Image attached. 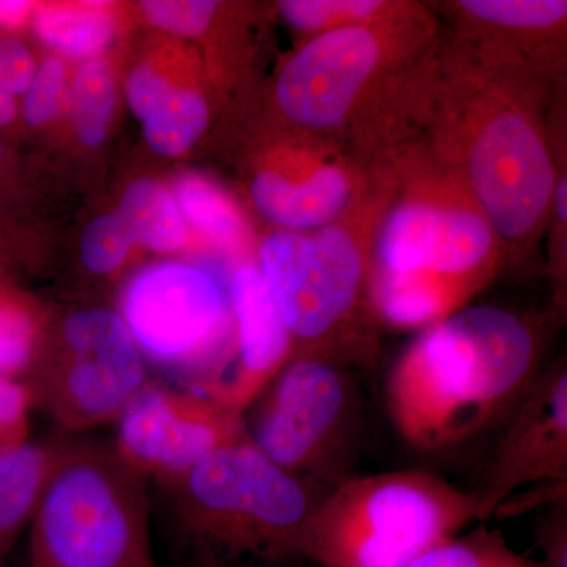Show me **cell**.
I'll use <instances>...</instances> for the list:
<instances>
[{
	"label": "cell",
	"mask_w": 567,
	"mask_h": 567,
	"mask_svg": "<svg viewBox=\"0 0 567 567\" xmlns=\"http://www.w3.org/2000/svg\"><path fill=\"white\" fill-rule=\"evenodd\" d=\"M539 334L524 317L495 306L457 309L399 358L388 413L417 451L461 445L509 415L539 375Z\"/></svg>",
	"instance_id": "cell-1"
},
{
	"label": "cell",
	"mask_w": 567,
	"mask_h": 567,
	"mask_svg": "<svg viewBox=\"0 0 567 567\" xmlns=\"http://www.w3.org/2000/svg\"><path fill=\"white\" fill-rule=\"evenodd\" d=\"M158 484L171 533L193 567L305 563L306 528L322 496L248 436Z\"/></svg>",
	"instance_id": "cell-2"
},
{
	"label": "cell",
	"mask_w": 567,
	"mask_h": 567,
	"mask_svg": "<svg viewBox=\"0 0 567 567\" xmlns=\"http://www.w3.org/2000/svg\"><path fill=\"white\" fill-rule=\"evenodd\" d=\"M472 522H477L475 492L423 470L347 476L312 511L305 563L406 567Z\"/></svg>",
	"instance_id": "cell-3"
},
{
	"label": "cell",
	"mask_w": 567,
	"mask_h": 567,
	"mask_svg": "<svg viewBox=\"0 0 567 567\" xmlns=\"http://www.w3.org/2000/svg\"><path fill=\"white\" fill-rule=\"evenodd\" d=\"M145 481L115 447L58 443L28 567H153Z\"/></svg>",
	"instance_id": "cell-4"
},
{
	"label": "cell",
	"mask_w": 567,
	"mask_h": 567,
	"mask_svg": "<svg viewBox=\"0 0 567 567\" xmlns=\"http://www.w3.org/2000/svg\"><path fill=\"white\" fill-rule=\"evenodd\" d=\"M259 270L292 338V360L341 368L371 360L365 322L375 315L372 275L346 227L270 235L260 248Z\"/></svg>",
	"instance_id": "cell-5"
},
{
	"label": "cell",
	"mask_w": 567,
	"mask_h": 567,
	"mask_svg": "<svg viewBox=\"0 0 567 567\" xmlns=\"http://www.w3.org/2000/svg\"><path fill=\"white\" fill-rule=\"evenodd\" d=\"M466 111L461 164L472 200L509 245L529 240L546 218L557 171L543 128L506 87L480 93Z\"/></svg>",
	"instance_id": "cell-6"
},
{
	"label": "cell",
	"mask_w": 567,
	"mask_h": 567,
	"mask_svg": "<svg viewBox=\"0 0 567 567\" xmlns=\"http://www.w3.org/2000/svg\"><path fill=\"white\" fill-rule=\"evenodd\" d=\"M245 434L265 457L317 491L336 484L360 423V395L344 368L311 358L284 365L245 410Z\"/></svg>",
	"instance_id": "cell-7"
},
{
	"label": "cell",
	"mask_w": 567,
	"mask_h": 567,
	"mask_svg": "<svg viewBox=\"0 0 567 567\" xmlns=\"http://www.w3.org/2000/svg\"><path fill=\"white\" fill-rule=\"evenodd\" d=\"M122 311L140 352L186 390L199 393L233 349L230 300L212 275L192 265L145 268L126 286Z\"/></svg>",
	"instance_id": "cell-8"
},
{
	"label": "cell",
	"mask_w": 567,
	"mask_h": 567,
	"mask_svg": "<svg viewBox=\"0 0 567 567\" xmlns=\"http://www.w3.org/2000/svg\"><path fill=\"white\" fill-rule=\"evenodd\" d=\"M147 382L122 316L92 308L63 317L55 350L39 353L24 385L32 404L55 423L87 431L117 420Z\"/></svg>",
	"instance_id": "cell-9"
},
{
	"label": "cell",
	"mask_w": 567,
	"mask_h": 567,
	"mask_svg": "<svg viewBox=\"0 0 567 567\" xmlns=\"http://www.w3.org/2000/svg\"><path fill=\"white\" fill-rule=\"evenodd\" d=\"M405 9L390 20L336 29L311 37L284 65L276 103L295 125L309 132H342L385 71L398 63Z\"/></svg>",
	"instance_id": "cell-10"
},
{
	"label": "cell",
	"mask_w": 567,
	"mask_h": 567,
	"mask_svg": "<svg viewBox=\"0 0 567 567\" xmlns=\"http://www.w3.org/2000/svg\"><path fill=\"white\" fill-rule=\"evenodd\" d=\"M494 237L473 200L412 196L386 215L374 276H429L464 301L486 278Z\"/></svg>",
	"instance_id": "cell-11"
},
{
	"label": "cell",
	"mask_w": 567,
	"mask_h": 567,
	"mask_svg": "<svg viewBox=\"0 0 567 567\" xmlns=\"http://www.w3.org/2000/svg\"><path fill=\"white\" fill-rule=\"evenodd\" d=\"M115 451L145 480H171L245 439L244 417L207 395L147 382L117 420Z\"/></svg>",
	"instance_id": "cell-12"
},
{
	"label": "cell",
	"mask_w": 567,
	"mask_h": 567,
	"mask_svg": "<svg viewBox=\"0 0 567 567\" xmlns=\"http://www.w3.org/2000/svg\"><path fill=\"white\" fill-rule=\"evenodd\" d=\"M567 484V371L557 363L537 375L509 421L476 488L477 522L496 516L520 488Z\"/></svg>",
	"instance_id": "cell-13"
},
{
	"label": "cell",
	"mask_w": 567,
	"mask_h": 567,
	"mask_svg": "<svg viewBox=\"0 0 567 567\" xmlns=\"http://www.w3.org/2000/svg\"><path fill=\"white\" fill-rule=\"evenodd\" d=\"M230 306L233 349L221 371L199 393L244 415L254 399L292 360V338L256 265L246 264L235 271Z\"/></svg>",
	"instance_id": "cell-14"
},
{
	"label": "cell",
	"mask_w": 567,
	"mask_h": 567,
	"mask_svg": "<svg viewBox=\"0 0 567 567\" xmlns=\"http://www.w3.org/2000/svg\"><path fill=\"white\" fill-rule=\"evenodd\" d=\"M251 193L268 221L287 233H301L331 226L352 199L353 182L341 164L319 163L298 178L262 171L254 178Z\"/></svg>",
	"instance_id": "cell-15"
},
{
	"label": "cell",
	"mask_w": 567,
	"mask_h": 567,
	"mask_svg": "<svg viewBox=\"0 0 567 567\" xmlns=\"http://www.w3.org/2000/svg\"><path fill=\"white\" fill-rule=\"evenodd\" d=\"M454 6L466 28L480 33L481 40L494 43L487 52L498 44L506 47L509 40L520 50L536 41L561 43V35L565 37V0H461Z\"/></svg>",
	"instance_id": "cell-16"
},
{
	"label": "cell",
	"mask_w": 567,
	"mask_h": 567,
	"mask_svg": "<svg viewBox=\"0 0 567 567\" xmlns=\"http://www.w3.org/2000/svg\"><path fill=\"white\" fill-rule=\"evenodd\" d=\"M55 445L25 442L0 451V567L32 522Z\"/></svg>",
	"instance_id": "cell-17"
},
{
	"label": "cell",
	"mask_w": 567,
	"mask_h": 567,
	"mask_svg": "<svg viewBox=\"0 0 567 567\" xmlns=\"http://www.w3.org/2000/svg\"><path fill=\"white\" fill-rule=\"evenodd\" d=\"M375 316L398 328L431 327L457 311L461 298L424 275L372 276Z\"/></svg>",
	"instance_id": "cell-18"
},
{
	"label": "cell",
	"mask_w": 567,
	"mask_h": 567,
	"mask_svg": "<svg viewBox=\"0 0 567 567\" xmlns=\"http://www.w3.org/2000/svg\"><path fill=\"white\" fill-rule=\"evenodd\" d=\"M128 227L134 241L169 252L186 241V223L173 194L155 182L134 183L123 194L115 212Z\"/></svg>",
	"instance_id": "cell-19"
},
{
	"label": "cell",
	"mask_w": 567,
	"mask_h": 567,
	"mask_svg": "<svg viewBox=\"0 0 567 567\" xmlns=\"http://www.w3.org/2000/svg\"><path fill=\"white\" fill-rule=\"evenodd\" d=\"M175 200L183 219L213 244L235 249L245 238V223L233 199L218 185L196 174L175 183Z\"/></svg>",
	"instance_id": "cell-20"
},
{
	"label": "cell",
	"mask_w": 567,
	"mask_h": 567,
	"mask_svg": "<svg viewBox=\"0 0 567 567\" xmlns=\"http://www.w3.org/2000/svg\"><path fill=\"white\" fill-rule=\"evenodd\" d=\"M35 31L41 40L71 58H91L112 39L114 24L102 7H43L37 11Z\"/></svg>",
	"instance_id": "cell-21"
},
{
	"label": "cell",
	"mask_w": 567,
	"mask_h": 567,
	"mask_svg": "<svg viewBox=\"0 0 567 567\" xmlns=\"http://www.w3.org/2000/svg\"><path fill=\"white\" fill-rule=\"evenodd\" d=\"M402 6L383 0H284L279 2V11L287 24L316 37L336 29L390 20L405 9Z\"/></svg>",
	"instance_id": "cell-22"
},
{
	"label": "cell",
	"mask_w": 567,
	"mask_h": 567,
	"mask_svg": "<svg viewBox=\"0 0 567 567\" xmlns=\"http://www.w3.org/2000/svg\"><path fill=\"white\" fill-rule=\"evenodd\" d=\"M207 123L208 107L203 96L174 89L144 122L145 140L159 155L177 156L199 140Z\"/></svg>",
	"instance_id": "cell-23"
},
{
	"label": "cell",
	"mask_w": 567,
	"mask_h": 567,
	"mask_svg": "<svg viewBox=\"0 0 567 567\" xmlns=\"http://www.w3.org/2000/svg\"><path fill=\"white\" fill-rule=\"evenodd\" d=\"M40 353V322L31 301L0 289V375L21 382Z\"/></svg>",
	"instance_id": "cell-24"
},
{
	"label": "cell",
	"mask_w": 567,
	"mask_h": 567,
	"mask_svg": "<svg viewBox=\"0 0 567 567\" xmlns=\"http://www.w3.org/2000/svg\"><path fill=\"white\" fill-rule=\"evenodd\" d=\"M114 80L102 59H87L74 76L71 89V112L74 128L82 144L89 147L102 144L114 112Z\"/></svg>",
	"instance_id": "cell-25"
},
{
	"label": "cell",
	"mask_w": 567,
	"mask_h": 567,
	"mask_svg": "<svg viewBox=\"0 0 567 567\" xmlns=\"http://www.w3.org/2000/svg\"><path fill=\"white\" fill-rule=\"evenodd\" d=\"M406 567H533L498 529L477 527L443 540Z\"/></svg>",
	"instance_id": "cell-26"
},
{
	"label": "cell",
	"mask_w": 567,
	"mask_h": 567,
	"mask_svg": "<svg viewBox=\"0 0 567 567\" xmlns=\"http://www.w3.org/2000/svg\"><path fill=\"white\" fill-rule=\"evenodd\" d=\"M128 227L117 213L99 216L85 227L81 240V257L93 275H111L121 268L133 244Z\"/></svg>",
	"instance_id": "cell-27"
},
{
	"label": "cell",
	"mask_w": 567,
	"mask_h": 567,
	"mask_svg": "<svg viewBox=\"0 0 567 567\" xmlns=\"http://www.w3.org/2000/svg\"><path fill=\"white\" fill-rule=\"evenodd\" d=\"M218 3L205 0H152L142 2V11L151 24L177 35L196 37L210 25Z\"/></svg>",
	"instance_id": "cell-28"
},
{
	"label": "cell",
	"mask_w": 567,
	"mask_h": 567,
	"mask_svg": "<svg viewBox=\"0 0 567 567\" xmlns=\"http://www.w3.org/2000/svg\"><path fill=\"white\" fill-rule=\"evenodd\" d=\"M65 87V70L58 59H48L35 71L31 87L25 92L22 115L29 125H43L54 117Z\"/></svg>",
	"instance_id": "cell-29"
},
{
	"label": "cell",
	"mask_w": 567,
	"mask_h": 567,
	"mask_svg": "<svg viewBox=\"0 0 567 567\" xmlns=\"http://www.w3.org/2000/svg\"><path fill=\"white\" fill-rule=\"evenodd\" d=\"M28 386L0 375V451L29 442V412L32 406Z\"/></svg>",
	"instance_id": "cell-30"
},
{
	"label": "cell",
	"mask_w": 567,
	"mask_h": 567,
	"mask_svg": "<svg viewBox=\"0 0 567 567\" xmlns=\"http://www.w3.org/2000/svg\"><path fill=\"white\" fill-rule=\"evenodd\" d=\"M35 62L29 48L13 37H0V92L21 95L31 87Z\"/></svg>",
	"instance_id": "cell-31"
},
{
	"label": "cell",
	"mask_w": 567,
	"mask_h": 567,
	"mask_svg": "<svg viewBox=\"0 0 567 567\" xmlns=\"http://www.w3.org/2000/svg\"><path fill=\"white\" fill-rule=\"evenodd\" d=\"M173 91V85L147 65L133 70L126 81V99L130 107L136 117L144 122L162 106Z\"/></svg>",
	"instance_id": "cell-32"
},
{
	"label": "cell",
	"mask_w": 567,
	"mask_h": 567,
	"mask_svg": "<svg viewBox=\"0 0 567 567\" xmlns=\"http://www.w3.org/2000/svg\"><path fill=\"white\" fill-rule=\"evenodd\" d=\"M32 3L24 0H0V25L17 28L31 13Z\"/></svg>",
	"instance_id": "cell-33"
}]
</instances>
